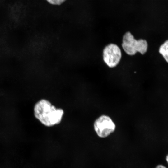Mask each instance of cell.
<instances>
[{
  "label": "cell",
  "mask_w": 168,
  "mask_h": 168,
  "mask_svg": "<svg viewBox=\"0 0 168 168\" xmlns=\"http://www.w3.org/2000/svg\"><path fill=\"white\" fill-rule=\"evenodd\" d=\"M94 130L97 135L101 138H105L113 132L115 125L108 116L102 115L98 118L94 124Z\"/></svg>",
  "instance_id": "3"
},
{
  "label": "cell",
  "mask_w": 168,
  "mask_h": 168,
  "mask_svg": "<svg viewBox=\"0 0 168 168\" xmlns=\"http://www.w3.org/2000/svg\"><path fill=\"white\" fill-rule=\"evenodd\" d=\"M121 56V50L116 44H109L103 49V60L107 66L110 68L115 67L119 63Z\"/></svg>",
  "instance_id": "4"
},
{
  "label": "cell",
  "mask_w": 168,
  "mask_h": 168,
  "mask_svg": "<svg viewBox=\"0 0 168 168\" xmlns=\"http://www.w3.org/2000/svg\"><path fill=\"white\" fill-rule=\"evenodd\" d=\"M159 52L165 61L168 63V39L160 45Z\"/></svg>",
  "instance_id": "5"
},
{
  "label": "cell",
  "mask_w": 168,
  "mask_h": 168,
  "mask_svg": "<svg viewBox=\"0 0 168 168\" xmlns=\"http://www.w3.org/2000/svg\"><path fill=\"white\" fill-rule=\"evenodd\" d=\"M166 160L167 161V162L168 163V155L166 156Z\"/></svg>",
  "instance_id": "8"
},
{
  "label": "cell",
  "mask_w": 168,
  "mask_h": 168,
  "mask_svg": "<svg viewBox=\"0 0 168 168\" xmlns=\"http://www.w3.org/2000/svg\"><path fill=\"white\" fill-rule=\"evenodd\" d=\"M122 47L124 51L130 55H134L137 52L142 54L147 51L148 44L145 40H136L129 32L126 33L123 38Z\"/></svg>",
  "instance_id": "2"
},
{
  "label": "cell",
  "mask_w": 168,
  "mask_h": 168,
  "mask_svg": "<svg viewBox=\"0 0 168 168\" xmlns=\"http://www.w3.org/2000/svg\"><path fill=\"white\" fill-rule=\"evenodd\" d=\"M48 3L54 5H60L66 0H45Z\"/></svg>",
  "instance_id": "6"
},
{
  "label": "cell",
  "mask_w": 168,
  "mask_h": 168,
  "mask_svg": "<svg viewBox=\"0 0 168 168\" xmlns=\"http://www.w3.org/2000/svg\"><path fill=\"white\" fill-rule=\"evenodd\" d=\"M34 114L35 117L42 124L50 127L60 122L64 111L62 109L56 108L48 100L42 99L35 105Z\"/></svg>",
  "instance_id": "1"
},
{
  "label": "cell",
  "mask_w": 168,
  "mask_h": 168,
  "mask_svg": "<svg viewBox=\"0 0 168 168\" xmlns=\"http://www.w3.org/2000/svg\"><path fill=\"white\" fill-rule=\"evenodd\" d=\"M155 168H167L165 166L161 165H158Z\"/></svg>",
  "instance_id": "7"
}]
</instances>
